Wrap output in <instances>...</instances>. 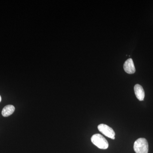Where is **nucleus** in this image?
Returning a JSON list of instances; mask_svg holds the SVG:
<instances>
[{"label":"nucleus","instance_id":"obj_1","mask_svg":"<svg viewBox=\"0 0 153 153\" xmlns=\"http://www.w3.org/2000/svg\"><path fill=\"white\" fill-rule=\"evenodd\" d=\"M134 149L136 153H148L149 144L147 140L144 138L138 139L134 143Z\"/></svg>","mask_w":153,"mask_h":153},{"label":"nucleus","instance_id":"obj_2","mask_svg":"<svg viewBox=\"0 0 153 153\" xmlns=\"http://www.w3.org/2000/svg\"><path fill=\"white\" fill-rule=\"evenodd\" d=\"M91 142L99 149H106L108 147V143L105 138L100 134H94L91 137Z\"/></svg>","mask_w":153,"mask_h":153},{"label":"nucleus","instance_id":"obj_3","mask_svg":"<svg viewBox=\"0 0 153 153\" xmlns=\"http://www.w3.org/2000/svg\"><path fill=\"white\" fill-rule=\"evenodd\" d=\"M98 129L105 136L113 140L114 139L115 133L114 130L109 126L104 124H100L98 126Z\"/></svg>","mask_w":153,"mask_h":153},{"label":"nucleus","instance_id":"obj_4","mask_svg":"<svg viewBox=\"0 0 153 153\" xmlns=\"http://www.w3.org/2000/svg\"><path fill=\"white\" fill-rule=\"evenodd\" d=\"M123 68L125 71L129 74H132L135 73L136 71L135 68L133 61L131 58L128 59L125 62L123 65Z\"/></svg>","mask_w":153,"mask_h":153},{"label":"nucleus","instance_id":"obj_5","mask_svg":"<svg viewBox=\"0 0 153 153\" xmlns=\"http://www.w3.org/2000/svg\"><path fill=\"white\" fill-rule=\"evenodd\" d=\"M135 94L137 98L140 100L143 101L145 97V91L141 85L137 84L134 87Z\"/></svg>","mask_w":153,"mask_h":153},{"label":"nucleus","instance_id":"obj_6","mask_svg":"<svg viewBox=\"0 0 153 153\" xmlns=\"http://www.w3.org/2000/svg\"><path fill=\"white\" fill-rule=\"evenodd\" d=\"M15 110V108L13 105H9L4 108L2 111V114L4 117H7L13 114Z\"/></svg>","mask_w":153,"mask_h":153},{"label":"nucleus","instance_id":"obj_7","mask_svg":"<svg viewBox=\"0 0 153 153\" xmlns=\"http://www.w3.org/2000/svg\"><path fill=\"white\" fill-rule=\"evenodd\" d=\"M1 95H0V102H1Z\"/></svg>","mask_w":153,"mask_h":153}]
</instances>
